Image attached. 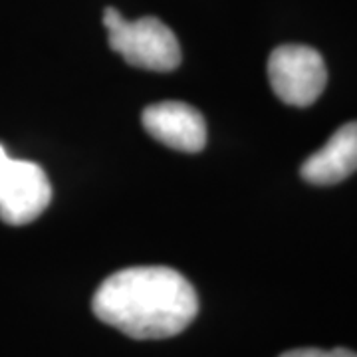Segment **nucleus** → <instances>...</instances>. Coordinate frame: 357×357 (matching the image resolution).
Returning <instances> with one entry per match:
<instances>
[{
	"instance_id": "nucleus-1",
	"label": "nucleus",
	"mask_w": 357,
	"mask_h": 357,
	"mask_svg": "<svg viewBox=\"0 0 357 357\" xmlns=\"http://www.w3.org/2000/svg\"><path fill=\"white\" fill-rule=\"evenodd\" d=\"M91 307L98 319L133 340H167L191 326L199 298L173 268L135 266L105 278Z\"/></svg>"
},
{
	"instance_id": "nucleus-2",
	"label": "nucleus",
	"mask_w": 357,
	"mask_h": 357,
	"mask_svg": "<svg viewBox=\"0 0 357 357\" xmlns=\"http://www.w3.org/2000/svg\"><path fill=\"white\" fill-rule=\"evenodd\" d=\"M109 48L128 64L153 72H171L181 64V46L173 30L155 16L126 20L121 13L107 6L103 10Z\"/></svg>"
},
{
	"instance_id": "nucleus-3",
	"label": "nucleus",
	"mask_w": 357,
	"mask_h": 357,
	"mask_svg": "<svg viewBox=\"0 0 357 357\" xmlns=\"http://www.w3.org/2000/svg\"><path fill=\"white\" fill-rule=\"evenodd\" d=\"M268 77L282 102L306 107L326 89L328 70L318 50L302 44H284L268 58Z\"/></svg>"
},
{
	"instance_id": "nucleus-4",
	"label": "nucleus",
	"mask_w": 357,
	"mask_h": 357,
	"mask_svg": "<svg viewBox=\"0 0 357 357\" xmlns=\"http://www.w3.org/2000/svg\"><path fill=\"white\" fill-rule=\"evenodd\" d=\"M50 201L52 187L44 169L32 161L8 159L0 175V220L10 227L28 225Z\"/></svg>"
},
{
	"instance_id": "nucleus-5",
	"label": "nucleus",
	"mask_w": 357,
	"mask_h": 357,
	"mask_svg": "<svg viewBox=\"0 0 357 357\" xmlns=\"http://www.w3.org/2000/svg\"><path fill=\"white\" fill-rule=\"evenodd\" d=\"M143 128L171 149L197 153L206 145V123L201 112L183 102H161L143 112Z\"/></svg>"
},
{
	"instance_id": "nucleus-6",
	"label": "nucleus",
	"mask_w": 357,
	"mask_h": 357,
	"mask_svg": "<svg viewBox=\"0 0 357 357\" xmlns=\"http://www.w3.org/2000/svg\"><path fill=\"white\" fill-rule=\"evenodd\" d=\"M357 171V121H349L304 161L300 175L312 185H335Z\"/></svg>"
},
{
	"instance_id": "nucleus-7",
	"label": "nucleus",
	"mask_w": 357,
	"mask_h": 357,
	"mask_svg": "<svg viewBox=\"0 0 357 357\" xmlns=\"http://www.w3.org/2000/svg\"><path fill=\"white\" fill-rule=\"evenodd\" d=\"M280 357H357L356 351L345 349V347H335V349H318V347H302V349H290L284 351Z\"/></svg>"
},
{
	"instance_id": "nucleus-8",
	"label": "nucleus",
	"mask_w": 357,
	"mask_h": 357,
	"mask_svg": "<svg viewBox=\"0 0 357 357\" xmlns=\"http://www.w3.org/2000/svg\"><path fill=\"white\" fill-rule=\"evenodd\" d=\"M8 153L4 151V147L0 145V175H2V171H4V167H6V163H8Z\"/></svg>"
}]
</instances>
